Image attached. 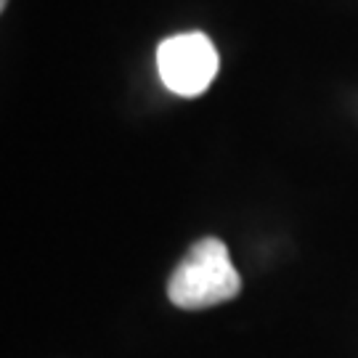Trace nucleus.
<instances>
[{"mask_svg":"<svg viewBox=\"0 0 358 358\" xmlns=\"http://www.w3.org/2000/svg\"><path fill=\"white\" fill-rule=\"evenodd\" d=\"M242 289V279L229 257V247L207 236L199 239L180 260L170 282L167 297L183 310H202L234 300Z\"/></svg>","mask_w":358,"mask_h":358,"instance_id":"f257e3e1","label":"nucleus"},{"mask_svg":"<svg viewBox=\"0 0 358 358\" xmlns=\"http://www.w3.org/2000/svg\"><path fill=\"white\" fill-rule=\"evenodd\" d=\"M157 69L167 90L199 96L217 75V51L202 32L173 35L157 48Z\"/></svg>","mask_w":358,"mask_h":358,"instance_id":"f03ea898","label":"nucleus"},{"mask_svg":"<svg viewBox=\"0 0 358 358\" xmlns=\"http://www.w3.org/2000/svg\"><path fill=\"white\" fill-rule=\"evenodd\" d=\"M6 3H8V0H0V8H6Z\"/></svg>","mask_w":358,"mask_h":358,"instance_id":"7ed1b4c3","label":"nucleus"}]
</instances>
